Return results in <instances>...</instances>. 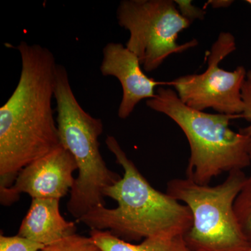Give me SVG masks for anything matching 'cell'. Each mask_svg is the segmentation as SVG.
I'll list each match as a JSON object with an SVG mask.
<instances>
[{"instance_id": "cell-16", "label": "cell", "mask_w": 251, "mask_h": 251, "mask_svg": "<svg viewBox=\"0 0 251 251\" xmlns=\"http://www.w3.org/2000/svg\"><path fill=\"white\" fill-rule=\"evenodd\" d=\"M176 7L181 16L192 23L195 20H202L205 17L206 11L193 4L191 0H175Z\"/></svg>"}, {"instance_id": "cell-5", "label": "cell", "mask_w": 251, "mask_h": 251, "mask_svg": "<svg viewBox=\"0 0 251 251\" xmlns=\"http://www.w3.org/2000/svg\"><path fill=\"white\" fill-rule=\"evenodd\" d=\"M247 176L231 172L217 186L187 179L168 181L167 193L189 208L193 224L184 236L194 251H248L251 247L238 221L234 204Z\"/></svg>"}, {"instance_id": "cell-11", "label": "cell", "mask_w": 251, "mask_h": 251, "mask_svg": "<svg viewBox=\"0 0 251 251\" xmlns=\"http://www.w3.org/2000/svg\"><path fill=\"white\" fill-rule=\"evenodd\" d=\"M90 237L102 251H194L184 236L172 238H146L138 244L126 242L107 230L91 229Z\"/></svg>"}, {"instance_id": "cell-18", "label": "cell", "mask_w": 251, "mask_h": 251, "mask_svg": "<svg viewBox=\"0 0 251 251\" xmlns=\"http://www.w3.org/2000/svg\"><path fill=\"white\" fill-rule=\"evenodd\" d=\"M247 3H249V4L251 5V0H247Z\"/></svg>"}, {"instance_id": "cell-4", "label": "cell", "mask_w": 251, "mask_h": 251, "mask_svg": "<svg viewBox=\"0 0 251 251\" xmlns=\"http://www.w3.org/2000/svg\"><path fill=\"white\" fill-rule=\"evenodd\" d=\"M54 99L59 142L75 158L78 171L67 203L69 212L78 220L94 208L105 206L104 191L122 176L109 169L100 153L103 121L81 106L62 64H57L56 70Z\"/></svg>"}, {"instance_id": "cell-14", "label": "cell", "mask_w": 251, "mask_h": 251, "mask_svg": "<svg viewBox=\"0 0 251 251\" xmlns=\"http://www.w3.org/2000/svg\"><path fill=\"white\" fill-rule=\"evenodd\" d=\"M45 246L20 236L0 235V251H40Z\"/></svg>"}, {"instance_id": "cell-7", "label": "cell", "mask_w": 251, "mask_h": 251, "mask_svg": "<svg viewBox=\"0 0 251 251\" xmlns=\"http://www.w3.org/2000/svg\"><path fill=\"white\" fill-rule=\"evenodd\" d=\"M235 39L222 31L211 46L207 56V68L202 74L182 75L169 82L180 100L189 108L204 111L208 108L226 115H242L244 111L242 90L247 71L242 66L232 72L219 64L235 50Z\"/></svg>"}, {"instance_id": "cell-12", "label": "cell", "mask_w": 251, "mask_h": 251, "mask_svg": "<svg viewBox=\"0 0 251 251\" xmlns=\"http://www.w3.org/2000/svg\"><path fill=\"white\" fill-rule=\"evenodd\" d=\"M238 221L251 244V175L247 176L234 204Z\"/></svg>"}, {"instance_id": "cell-19", "label": "cell", "mask_w": 251, "mask_h": 251, "mask_svg": "<svg viewBox=\"0 0 251 251\" xmlns=\"http://www.w3.org/2000/svg\"><path fill=\"white\" fill-rule=\"evenodd\" d=\"M251 251V247H250V249H249V251Z\"/></svg>"}, {"instance_id": "cell-2", "label": "cell", "mask_w": 251, "mask_h": 251, "mask_svg": "<svg viewBox=\"0 0 251 251\" xmlns=\"http://www.w3.org/2000/svg\"><path fill=\"white\" fill-rule=\"evenodd\" d=\"M105 144L124 169L122 179L104 191L105 197L116 201L117 206L94 208L77 221L91 229L109 231L128 242L184 236L193 224L189 208L153 188L115 137L108 135Z\"/></svg>"}, {"instance_id": "cell-1", "label": "cell", "mask_w": 251, "mask_h": 251, "mask_svg": "<svg viewBox=\"0 0 251 251\" xmlns=\"http://www.w3.org/2000/svg\"><path fill=\"white\" fill-rule=\"evenodd\" d=\"M16 49L21 75L0 108V192L14 184L23 168L60 145L52 106L57 66L54 54L27 41Z\"/></svg>"}, {"instance_id": "cell-3", "label": "cell", "mask_w": 251, "mask_h": 251, "mask_svg": "<svg viewBox=\"0 0 251 251\" xmlns=\"http://www.w3.org/2000/svg\"><path fill=\"white\" fill-rule=\"evenodd\" d=\"M147 105L169 117L184 132L191 148L186 178L193 182L209 185L223 173L250 166L249 138L229 128L231 120L243 118L242 115L206 113L189 108L175 90L163 86Z\"/></svg>"}, {"instance_id": "cell-9", "label": "cell", "mask_w": 251, "mask_h": 251, "mask_svg": "<svg viewBox=\"0 0 251 251\" xmlns=\"http://www.w3.org/2000/svg\"><path fill=\"white\" fill-rule=\"evenodd\" d=\"M100 72L103 76L116 77L121 84L123 95L118 116L123 120L131 115L141 100L153 99L156 87L169 85V82L149 77L138 57L121 43L110 42L103 48Z\"/></svg>"}, {"instance_id": "cell-13", "label": "cell", "mask_w": 251, "mask_h": 251, "mask_svg": "<svg viewBox=\"0 0 251 251\" xmlns=\"http://www.w3.org/2000/svg\"><path fill=\"white\" fill-rule=\"evenodd\" d=\"M40 251H102L90 237L76 233L46 246Z\"/></svg>"}, {"instance_id": "cell-15", "label": "cell", "mask_w": 251, "mask_h": 251, "mask_svg": "<svg viewBox=\"0 0 251 251\" xmlns=\"http://www.w3.org/2000/svg\"><path fill=\"white\" fill-rule=\"evenodd\" d=\"M242 95L245 106L242 114L243 118L245 119L248 122H250L251 125L247 128H243L241 131L249 138V154L251 159V70L247 72V77L242 87Z\"/></svg>"}, {"instance_id": "cell-8", "label": "cell", "mask_w": 251, "mask_h": 251, "mask_svg": "<svg viewBox=\"0 0 251 251\" xmlns=\"http://www.w3.org/2000/svg\"><path fill=\"white\" fill-rule=\"evenodd\" d=\"M75 171L77 166L75 158L60 144L20 172L14 184L0 192L1 204L11 205L22 193L32 199L60 200L74 186L75 179L73 174Z\"/></svg>"}, {"instance_id": "cell-6", "label": "cell", "mask_w": 251, "mask_h": 251, "mask_svg": "<svg viewBox=\"0 0 251 251\" xmlns=\"http://www.w3.org/2000/svg\"><path fill=\"white\" fill-rule=\"evenodd\" d=\"M117 18L129 32L126 46L138 57L145 72L156 70L171 54L198 45L196 39L178 44L179 33L191 23L173 0H122Z\"/></svg>"}, {"instance_id": "cell-10", "label": "cell", "mask_w": 251, "mask_h": 251, "mask_svg": "<svg viewBox=\"0 0 251 251\" xmlns=\"http://www.w3.org/2000/svg\"><path fill=\"white\" fill-rule=\"evenodd\" d=\"M59 201L47 198L31 200L17 235L46 247L75 234V224L67 221L61 214Z\"/></svg>"}, {"instance_id": "cell-17", "label": "cell", "mask_w": 251, "mask_h": 251, "mask_svg": "<svg viewBox=\"0 0 251 251\" xmlns=\"http://www.w3.org/2000/svg\"><path fill=\"white\" fill-rule=\"evenodd\" d=\"M233 2L232 0H210L208 1L207 4L211 5L214 9H224L229 7Z\"/></svg>"}]
</instances>
